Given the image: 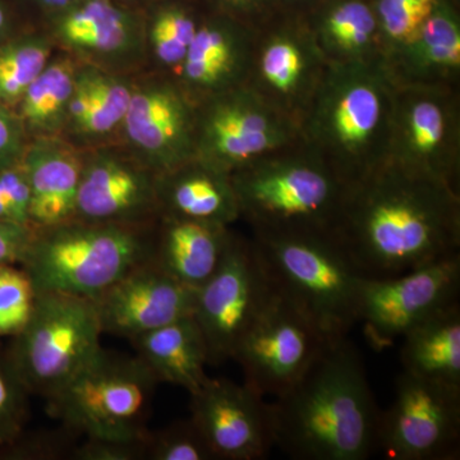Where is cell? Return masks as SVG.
Instances as JSON below:
<instances>
[{
    "mask_svg": "<svg viewBox=\"0 0 460 460\" xmlns=\"http://www.w3.org/2000/svg\"><path fill=\"white\" fill-rule=\"evenodd\" d=\"M332 238L365 278L398 277L460 250V190L395 163L345 186Z\"/></svg>",
    "mask_w": 460,
    "mask_h": 460,
    "instance_id": "obj_1",
    "label": "cell"
},
{
    "mask_svg": "<svg viewBox=\"0 0 460 460\" xmlns=\"http://www.w3.org/2000/svg\"><path fill=\"white\" fill-rule=\"evenodd\" d=\"M270 413L275 445L293 459L365 460L377 447L380 411L348 338L328 345Z\"/></svg>",
    "mask_w": 460,
    "mask_h": 460,
    "instance_id": "obj_2",
    "label": "cell"
},
{
    "mask_svg": "<svg viewBox=\"0 0 460 460\" xmlns=\"http://www.w3.org/2000/svg\"><path fill=\"white\" fill-rule=\"evenodd\" d=\"M396 84L383 60L328 66L298 120L299 140L345 186L389 159Z\"/></svg>",
    "mask_w": 460,
    "mask_h": 460,
    "instance_id": "obj_3",
    "label": "cell"
},
{
    "mask_svg": "<svg viewBox=\"0 0 460 460\" xmlns=\"http://www.w3.org/2000/svg\"><path fill=\"white\" fill-rule=\"evenodd\" d=\"M253 233H332L345 184L301 140L230 172Z\"/></svg>",
    "mask_w": 460,
    "mask_h": 460,
    "instance_id": "obj_4",
    "label": "cell"
},
{
    "mask_svg": "<svg viewBox=\"0 0 460 460\" xmlns=\"http://www.w3.org/2000/svg\"><path fill=\"white\" fill-rule=\"evenodd\" d=\"M275 290L325 341L338 343L357 323L363 278L332 233H253Z\"/></svg>",
    "mask_w": 460,
    "mask_h": 460,
    "instance_id": "obj_5",
    "label": "cell"
},
{
    "mask_svg": "<svg viewBox=\"0 0 460 460\" xmlns=\"http://www.w3.org/2000/svg\"><path fill=\"white\" fill-rule=\"evenodd\" d=\"M144 230L78 219L35 229L21 268L38 292L95 299L136 266L154 259L155 235Z\"/></svg>",
    "mask_w": 460,
    "mask_h": 460,
    "instance_id": "obj_6",
    "label": "cell"
},
{
    "mask_svg": "<svg viewBox=\"0 0 460 460\" xmlns=\"http://www.w3.org/2000/svg\"><path fill=\"white\" fill-rule=\"evenodd\" d=\"M157 383L140 357L102 348L48 401L53 416L86 438L144 441Z\"/></svg>",
    "mask_w": 460,
    "mask_h": 460,
    "instance_id": "obj_7",
    "label": "cell"
},
{
    "mask_svg": "<svg viewBox=\"0 0 460 460\" xmlns=\"http://www.w3.org/2000/svg\"><path fill=\"white\" fill-rule=\"evenodd\" d=\"M102 334L93 299L38 292L31 317L14 335L8 358L30 394L48 399L100 352Z\"/></svg>",
    "mask_w": 460,
    "mask_h": 460,
    "instance_id": "obj_8",
    "label": "cell"
},
{
    "mask_svg": "<svg viewBox=\"0 0 460 460\" xmlns=\"http://www.w3.org/2000/svg\"><path fill=\"white\" fill-rule=\"evenodd\" d=\"M196 105V159L217 171L230 174L299 141L298 124L246 84Z\"/></svg>",
    "mask_w": 460,
    "mask_h": 460,
    "instance_id": "obj_9",
    "label": "cell"
},
{
    "mask_svg": "<svg viewBox=\"0 0 460 460\" xmlns=\"http://www.w3.org/2000/svg\"><path fill=\"white\" fill-rule=\"evenodd\" d=\"M387 160L459 190V86L396 84Z\"/></svg>",
    "mask_w": 460,
    "mask_h": 460,
    "instance_id": "obj_10",
    "label": "cell"
},
{
    "mask_svg": "<svg viewBox=\"0 0 460 460\" xmlns=\"http://www.w3.org/2000/svg\"><path fill=\"white\" fill-rule=\"evenodd\" d=\"M274 290L255 242L234 234L220 268L196 289L192 316L204 335L208 365L233 358Z\"/></svg>",
    "mask_w": 460,
    "mask_h": 460,
    "instance_id": "obj_11",
    "label": "cell"
},
{
    "mask_svg": "<svg viewBox=\"0 0 460 460\" xmlns=\"http://www.w3.org/2000/svg\"><path fill=\"white\" fill-rule=\"evenodd\" d=\"M377 447L394 460L458 459L460 387L402 371L394 402L380 413Z\"/></svg>",
    "mask_w": 460,
    "mask_h": 460,
    "instance_id": "obj_12",
    "label": "cell"
},
{
    "mask_svg": "<svg viewBox=\"0 0 460 460\" xmlns=\"http://www.w3.org/2000/svg\"><path fill=\"white\" fill-rule=\"evenodd\" d=\"M460 252L398 277L363 278L357 323L372 348L384 350L414 326L458 302Z\"/></svg>",
    "mask_w": 460,
    "mask_h": 460,
    "instance_id": "obj_13",
    "label": "cell"
},
{
    "mask_svg": "<svg viewBox=\"0 0 460 460\" xmlns=\"http://www.w3.org/2000/svg\"><path fill=\"white\" fill-rule=\"evenodd\" d=\"M328 66L305 16L281 11L256 31L246 86L298 124Z\"/></svg>",
    "mask_w": 460,
    "mask_h": 460,
    "instance_id": "obj_14",
    "label": "cell"
},
{
    "mask_svg": "<svg viewBox=\"0 0 460 460\" xmlns=\"http://www.w3.org/2000/svg\"><path fill=\"white\" fill-rule=\"evenodd\" d=\"M328 345L304 314L274 290L232 359L243 370L247 385L263 398H277L304 376Z\"/></svg>",
    "mask_w": 460,
    "mask_h": 460,
    "instance_id": "obj_15",
    "label": "cell"
},
{
    "mask_svg": "<svg viewBox=\"0 0 460 460\" xmlns=\"http://www.w3.org/2000/svg\"><path fill=\"white\" fill-rule=\"evenodd\" d=\"M196 109L172 75L132 91L122 124L135 159L156 175L195 159Z\"/></svg>",
    "mask_w": 460,
    "mask_h": 460,
    "instance_id": "obj_16",
    "label": "cell"
},
{
    "mask_svg": "<svg viewBox=\"0 0 460 460\" xmlns=\"http://www.w3.org/2000/svg\"><path fill=\"white\" fill-rule=\"evenodd\" d=\"M190 411L215 459H262L275 447L270 402L246 383L208 377L190 394Z\"/></svg>",
    "mask_w": 460,
    "mask_h": 460,
    "instance_id": "obj_17",
    "label": "cell"
},
{
    "mask_svg": "<svg viewBox=\"0 0 460 460\" xmlns=\"http://www.w3.org/2000/svg\"><path fill=\"white\" fill-rule=\"evenodd\" d=\"M196 289L175 280L155 259L136 266L93 299L102 334L135 339L190 316Z\"/></svg>",
    "mask_w": 460,
    "mask_h": 460,
    "instance_id": "obj_18",
    "label": "cell"
},
{
    "mask_svg": "<svg viewBox=\"0 0 460 460\" xmlns=\"http://www.w3.org/2000/svg\"><path fill=\"white\" fill-rule=\"evenodd\" d=\"M160 217L157 175L137 159L98 153L84 160L74 219L145 226Z\"/></svg>",
    "mask_w": 460,
    "mask_h": 460,
    "instance_id": "obj_19",
    "label": "cell"
},
{
    "mask_svg": "<svg viewBox=\"0 0 460 460\" xmlns=\"http://www.w3.org/2000/svg\"><path fill=\"white\" fill-rule=\"evenodd\" d=\"M255 36V30L232 18L204 12L195 40L174 75L195 104L246 84Z\"/></svg>",
    "mask_w": 460,
    "mask_h": 460,
    "instance_id": "obj_20",
    "label": "cell"
},
{
    "mask_svg": "<svg viewBox=\"0 0 460 460\" xmlns=\"http://www.w3.org/2000/svg\"><path fill=\"white\" fill-rule=\"evenodd\" d=\"M459 5L456 0H438L413 39L384 62L396 84L459 86Z\"/></svg>",
    "mask_w": 460,
    "mask_h": 460,
    "instance_id": "obj_21",
    "label": "cell"
},
{
    "mask_svg": "<svg viewBox=\"0 0 460 460\" xmlns=\"http://www.w3.org/2000/svg\"><path fill=\"white\" fill-rule=\"evenodd\" d=\"M21 160L31 190L32 228H49L74 219L84 159L74 148L44 138L26 148Z\"/></svg>",
    "mask_w": 460,
    "mask_h": 460,
    "instance_id": "obj_22",
    "label": "cell"
},
{
    "mask_svg": "<svg viewBox=\"0 0 460 460\" xmlns=\"http://www.w3.org/2000/svg\"><path fill=\"white\" fill-rule=\"evenodd\" d=\"M160 220L154 259L175 280L199 289L222 265L234 233L222 224L174 217Z\"/></svg>",
    "mask_w": 460,
    "mask_h": 460,
    "instance_id": "obj_23",
    "label": "cell"
},
{
    "mask_svg": "<svg viewBox=\"0 0 460 460\" xmlns=\"http://www.w3.org/2000/svg\"><path fill=\"white\" fill-rule=\"evenodd\" d=\"M56 35L74 50L120 59L140 48L142 22L118 0H77L58 13Z\"/></svg>",
    "mask_w": 460,
    "mask_h": 460,
    "instance_id": "obj_24",
    "label": "cell"
},
{
    "mask_svg": "<svg viewBox=\"0 0 460 460\" xmlns=\"http://www.w3.org/2000/svg\"><path fill=\"white\" fill-rule=\"evenodd\" d=\"M160 217H183L230 226L239 208L230 174L199 159L157 175Z\"/></svg>",
    "mask_w": 460,
    "mask_h": 460,
    "instance_id": "obj_25",
    "label": "cell"
},
{
    "mask_svg": "<svg viewBox=\"0 0 460 460\" xmlns=\"http://www.w3.org/2000/svg\"><path fill=\"white\" fill-rule=\"evenodd\" d=\"M305 18L329 66L383 60L371 0H321Z\"/></svg>",
    "mask_w": 460,
    "mask_h": 460,
    "instance_id": "obj_26",
    "label": "cell"
},
{
    "mask_svg": "<svg viewBox=\"0 0 460 460\" xmlns=\"http://www.w3.org/2000/svg\"><path fill=\"white\" fill-rule=\"evenodd\" d=\"M138 357L159 381L189 390L199 389L208 376V347L192 314L132 339Z\"/></svg>",
    "mask_w": 460,
    "mask_h": 460,
    "instance_id": "obj_27",
    "label": "cell"
},
{
    "mask_svg": "<svg viewBox=\"0 0 460 460\" xmlns=\"http://www.w3.org/2000/svg\"><path fill=\"white\" fill-rule=\"evenodd\" d=\"M402 339V368L416 376L460 387V305H447Z\"/></svg>",
    "mask_w": 460,
    "mask_h": 460,
    "instance_id": "obj_28",
    "label": "cell"
},
{
    "mask_svg": "<svg viewBox=\"0 0 460 460\" xmlns=\"http://www.w3.org/2000/svg\"><path fill=\"white\" fill-rule=\"evenodd\" d=\"M204 11L196 0H159L148 21V41L156 62L172 75L180 71Z\"/></svg>",
    "mask_w": 460,
    "mask_h": 460,
    "instance_id": "obj_29",
    "label": "cell"
},
{
    "mask_svg": "<svg viewBox=\"0 0 460 460\" xmlns=\"http://www.w3.org/2000/svg\"><path fill=\"white\" fill-rule=\"evenodd\" d=\"M75 71L69 59L49 63L21 99V122L30 131L50 135L66 122Z\"/></svg>",
    "mask_w": 460,
    "mask_h": 460,
    "instance_id": "obj_30",
    "label": "cell"
},
{
    "mask_svg": "<svg viewBox=\"0 0 460 460\" xmlns=\"http://www.w3.org/2000/svg\"><path fill=\"white\" fill-rule=\"evenodd\" d=\"M49 42L25 38L0 47V102H21L30 84L49 65Z\"/></svg>",
    "mask_w": 460,
    "mask_h": 460,
    "instance_id": "obj_31",
    "label": "cell"
},
{
    "mask_svg": "<svg viewBox=\"0 0 460 460\" xmlns=\"http://www.w3.org/2000/svg\"><path fill=\"white\" fill-rule=\"evenodd\" d=\"M438 3V0H371L383 62L413 39Z\"/></svg>",
    "mask_w": 460,
    "mask_h": 460,
    "instance_id": "obj_32",
    "label": "cell"
},
{
    "mask_svg": "<svg viewBox=\"0 0 460 460\" xmlns=\"http://www.w3.org/2000/svg\"><path fill=\"white\" fill-rule=\"evenodd\" d=\"M93 81L95 96L77 131L86 136L107 135L123 123L131 102L132 90L124 81L102 74L98 69L93 71Z\"/></svg>",
    "mask_w": 460,
    "mask_h": 460,
    "instance_id": "obj_33",
    "label": "cell"
},
{
    "mask_svg": "<svg viewBox=\"0 0 460 460\" xmlns=\"http://www.w3.org/2000/svg\"><path fill=\"white\" fill-rule=\"evenodd\" d=\"M38 290L16 265H0V337H14L30 320Z\"/></svg>",
    "mask_w": 460,
    "mask_h": 460,
    "instance_id": "obj_34",
    "label": "cell"
},
{
    "mask_svg": "<svg viewBox=\"0 0 460 460\" xmlns=\"http://www.w3.org/2000/svg\"><path fill=\"white\" fill-rule=\"evenodd\" d=\"M29 395L7 352L0 350V447H11L22 435Z\"/></svg>",
    "mask_w": 460,
    "mask_h": 460,
    "instance_id": "obj_35",
    "label": "cell"
},
{
    "mask_svg": "<svg viewBox=\"0 0 460 460\" xmlns=\"http://www.w3.org/2000/svg\"><path fill=\"white\" fill-rule=\"evenodd\" d=\"M146 456L153 460H215L204 435L192 419L148 435Z\"/></svg>",
    "mask_w": 460,
    "mask_h": 460,
    "instance_id": "obj_36",
    "label": "cell"
},
{
    "mask_svg": "<svg viewBox=\"0 0 460 460\" xmlns=\"http://www.w3.org/2000/svg\"><path fill=\"white\" fill-rule=\"evenodd\" d=\"M202 11L232 18L250 29H262L280 13V0H196Z\"/></svg>",
    "mask_w": 460,
    "mask_h": 460,
    "instance_id": "obj_37",
    "label": "cell"
},
{
    "mask_svg": "<svg viewBox=\"0 0 460 460\" xmlns=\"http://www.w3.org/2000/svg\"><path fill=\"white\" fill-rule=\"evenodd\" d=\"M0 190L7 199L13 222L21 226H31L30 223L31 190H30L29 178L23 168L22 160L0 169Z\"/></svg>",
    "mask_w": 460,
    "mask_h": 460,
    "instance_id": "obj_38",
    "label": "cell"
},
{
    "mask_svg": "<svg viewBox=\"0 0 460 460\" xmlns=\"http://www.w3.org/2000/svg\"><path fill=\"white\" fill-rule=\"evenodd\" d=\"M146 440L120 441L87 438L74 452L77 460H138L146 458Z\"/></svg>",
    "mask_w": 460,
    "mask_h": 460,
    "instance_id": "obj_39",
    "label": "cell"
},
{
    "mask_svg": "<svg viewBox=\"0 0 460 460\" xmlns=\"http://www.w3.org/2000/svg\"><path fill=\"white\" fill-rule=\"evenodd\" d=\"M33 232L32 226L0 220V265H21L31 243Z\"/></svg>",
    "mask_w": 460,
    "mask_h": 460,
    "instance_id": "obj_40",
    "label": "cell"
},
{
    "mask_svg": "<svg viewBox=\"0 0 460 460\" xmlns=\"http://www.w3.org/2000/svg\"><path fill=\"white\" fill-rule=\"evenodd\" d=\"M23 124L7 108L0 107V169L14 164L23 155Z\"/></svg>",
    "mask_w": 460,
    "mask_h": 460,
    "instance_id": "obj_41",
    "label": "cell"
},
{
    "mask_svg": "<svg viewBox=\"0 0 460 460\" xmlns=\"http://www.w3.org/2000/svg\"><path fill=\"white\" fill-rule=\"evenodd\" d=\"M93 71L95 68H86L77 71V75H75L74 93H72L68 109H66V122L71 123L75 131L80 128L84 118L89 113L93 96H95Z\"/></svg>",
    "mask_w": 460,
    "mask_h": 460,
    "instance_id": "obj_42",
    "label": "cell"
},
{
    "mask_svg": "<svg viewBox=\"0 0 460 460\" xmlns=\"http://www.w3.org/2000/svg\"><path fill=\"white\" fill-rule=\"evenodd\" d=\"M321 0H280L281 9L287 13L305 16L311 9L316 7Z\"/></svg>",
    "mask_w": 460,
    "mask_h": 460,
    "instance_id": "obj_43",
    "label": "cell"
},
{
    "mask_svg": "<svg viewBox=\"0 0 460 460\" xmlns=\"http://www.w3.org/2000/svg\"><path fill=\"white\" fill-rule=\"evenodd\" d=\"M33 2L38 3V4H40L45 9L59 13V12L71 7L77 0H33Z\"/></svg>",
    "mask_w": 460,
    "mask_h": 460,
    "instance_id": "obj_44",
    "label": "cell"
},
{
    "mask_svg": "<svg viewBox=\"0 0 460 460\" xmlns=\"http://www.w3.org/2000/svg\"><path fill=\"white\" fill-rule=\"evenodd\" d=\"M7 12H5L4 7H3L2 3H0V38H2V35L3 33H4L5 29H7Z\"/></svg>",
    "mask_w": 460,
    "mask_h": 460,
    "instance_id": "obj_45",
    "label": "cell"
},
{
    "mask_svg": "<svg viewBox=\"0 0 460 460\" xmlns=\"http://www.w3.org/2000/svg\"><path fill=\"white\" fill-rule=\"evenodd\" d=\"M456 3H459V4H460V0H456Z\"/></svg>",
    "mask_w": 460,
    "mask_h": 460,
    "instance_id": "obj_46",
    "label": "cell"
}]
</instances>
